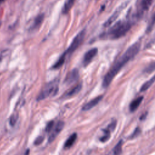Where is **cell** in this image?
I'll return each instance as SVG.
<instances>
[{
    "mask_svg": "<svg viewBox=\"0 0 155 155\" xmlns=\"http://www.w3.org/2000/svg\"><path fill=\"white\" fill-rule=\"evenodd\" d=\"M140 46L139 43L133 44L125 51V52L121 56V57L114 64L104 78L103 82V87L104 88H107L109 86L113 79L124 65L133 59L138 53L140 50Z\"/></svg>",
    "mask_w": 155,
    "mask_h": 155,
    "instance_id": "6da1fadb",
    "label": "cell"
},
{
    "mask_svg": "<svg viewBox=\"0 0 155 155\" xmlns=\"http://www.w3.org/2000/svg\"><path fill=\"white\" fill-rule=\"evenodd\" d=\"M132 27V23L129 21H119L115 24L101 36L102 38L116 39H119L126 35Z\"/></svg>",
    "mask_w": 155,
    "mask_h": 155,
    "instance_id": "7a4b0ae2",
    "label": "cell"
},
{
    "mask_svg": "<svg viewBox=\"0 0 155 155\" xmlns=\"http://www.w3.org/2000/svg\"><path fill=\"white\" fill-rule=\"evenodd\" d=\"M58 91V81L54 80L47 83L41 89L37 97V101L44 100L46 98L53 96L57 93Z\"/></svg>",
    "mask_w": 155,
    "mask_h": 155,
    "instance_id": "3957f363",
    "label": "cell"
},
{
    "mask_svg": "<svg viewBox=\"0 0 155 155\" xmlns=\"http://www.w3.org/2000/svg\"><path fill=\"white\" fill-rule=\"evenodd\" d=\"M85 30H83L81 31L73 39V41L72 42L71 44L68 47L67 50L62 55L63 56L66 58L67 56L68 55L70 56V55H72L77 49L78 47L80 46V44L82 43V42L84 39V36H85Z\"/></svg>",
    "mask_w": 155,
    "mask_h": 155,
    "instance_id": "277c9868",
    "label": "cell"
},
{
    "mask_svg": "<svg viewBox=\"0 0 155 155\" xmlns=\"http://www.w3.org/2000/svg\"><path fill=\"white\" fill-rule=\"evenodd\" d=\"M129 2H125L124 3H122V4H121L114 12V13H113V15L108 19V20L104 23V26L105 27H109L110 25H111L113 23H114L116 20L119 17L120 13H121V12L125 9V7L127 6Z\"/></svg>",
    "mask_w": 155,
    "mask_h": 155,
    "instance_id": "5b68a950",
    "label": "cell"
},
{
    "mask_svg": "<svg viewBox=\"0 0 155 155\" xmlns=\"http://www.w3.org/2000/svg\"><path fill=\"white\" fill-rule=\"evenodd\" d=\"M65 123L63 121H58L56 123V125L55 126L54 129L52 130L51 134L49 137V143H51L56 139V138L58 136L60 133L63 130L64 127Z\"/></svg>",
    "mask_w": 155,
    "mask_h": 155,
    "instance_id": "8992f818",
    "label": "cell"
},
{
    "mask_svg": "<svg viewBox=\"0 0 155 155\" xmlns=\"http://www.w3.org/2000/svg\"><path fill=\"white\" fill-rule=\"evenodd\" d=\"M79 73L78 70L76 68L73 69L67 75L64 80V82L67 85H69V84H71L76 82L79 79Z\"/></svg>",
    "mask_w": 155,
    "mask_h": 155,
    "instance_id": "52a82bcc",
    "label": "cell"
},
{
    "mask_svg": "<svg viewBox=\"0 0 155 155\" xmlns=\"http://www.w3.org/2000/svg\"><path fill=\"white\" fill-rule=\"evenodd\" d=\"M98 52V50L97 48H93L86 53L83 58V64L84 66H87L92 61L97 55Z\"/></svg>",
    "mask_w": 155,
    "mask_h": 155,
    "instance_id": "ba28073f",
    "label": "cell"
},
{
    "mask_svg": "<svg viewBox=\"0 0 155 155\" xmlns=\"http://www.w3.org/2000/svg\"><path fill=\"white\" fill-rule=\"evenodd\" d=\"M103 98V96H102V95L97 96L96 98H94V99H93L92 100H91L90 101H89V103H87V104L84 105L82 107V110L84 111H87V110L92 109L102 100Z\"/></svg>",
    "mask_w": 155,
    "mask_h": 155,
    "instance_id": "9c48e42d",
    "label": "cell"
},
{
    "mask_svg": "<svg viewBox=\"0 0 155 155\" xmlns=\"http://www.w3.org/2000/svg\"><path fill=\"white\" fill-rule=\"evenodd\" d=\"M44 18V14H40L34 20V22L33 23V25L31 27V30L34 31L36 29H38V28L41 26V24L43 23V21Z\"/></svg>",
    "mask_w": 155,
    "mask_h": 155,
    "instance_id": "30bf717a",
    "label": "cell"
},
{
    "mask_svg": "<svg viewBox=\"0 0 155 155\" xmlns=\"http://www.w3.org/2000/svg\"><path fill=\"white\" fill-rule=\"evenodd\" d=\"M143 100V96H140L137 98L136 99L134 100L130 104V110L131 112H134L137 110V108L139 107L140 104H141L142 101Z\"/></svg>",
    "mask_w": 155,
    "mask_h": 155,
    "instance_id": "8fae6325",
    "label": "cell"
},
{
    "mask_svg": "<svg viewBox=\"0 0 155 155\" xmlns=\"http://www.w3.org/2000/svg\"><path fill=\"white\" fill-rule=\"evenodd\" d=\"M76 139H77V134L76 133H73L71 136H70L68 137V138L66 140V141L65 142V144L64 146V147L65 148H68L70 147H71L75 143Z\"/></svg>",
    "mask_w": 155,
    "mask_h": 155,
    "instance_id": "7c38bea8",
    "label": "cell"
},
{
    "mask_svg": "<svg viewBox=\"0 0 155 155\" xmlns=\"http://www.w3.org/2000/svg\"><path fill=\"white\" fill-rule=\"evenodd\" d=\"M81 89H82V84H77L76 86L72 88L66 93L65 97L70 98V97H72V96L77 95L81 91Z\"/></svg>",
    "mask_w": 155,
    "mask_h": 155,
    "instance_id": "4fadbf2b",
    "label": "cell"
},
{
    "mask_svg": "<svg viewBox=\"0 0 155 155\" xmlns=\"http://www.w3.org/2000/svg\"><path fill=\"white\" fill-rule=\"evenodd\" d=\"M153 0H142L140 3V12L147 11L151 6Z\"/></svg>",
    "mask_w": 155,
    "mask_h": 155,
    "instance_id": "5bb4252c",
    "label": "cell"
},
{
    "mask_svg": "<svg viewBox=\"0 0 155 155\" xmlns=\"http://www.w3.org/2000/svg\"><path fill=\"white\" fill-rule=\"evenodd\" d=\"M154 82H155V75L153 76L150 79H149L143 84L141 88L140 89V91L141 92L146 91L148 88H150L153 85V84Z\"/></svg>",
    "mask_w": 155,
    "mask_h": 155,
    "instance_id": "9a60e30c",
    "label": "cell"
},
{
    "mask_svg": "<svg viewBox=\"0 0 155 155\" xmlns=\"http://www.w3.org/2000/svg\"><path fill=\"white\" fill-rule=\"evenodd\" d=\"M75 0H67V1L65 3L63 9V13H67L69 12V10L72 9L73 7L74 3H75Z\"/></svg>",
    "mask_w": 155,
    "mask_h": 155,
    "instance_id": "2e32d148",
    "label": "cell"
},
{
    "mask_svg": "<svg viewBox=\"0 0 155 155\" xmlns=\"http://www.w3.org/2000/svg\"><path fill=\"white\" fill-rule=\"evenodd\" d=\"M122 140H121L114 148V155H121L122 150Z\"/></svg>",
    "mask_w": 155,
    "mask_h": 155,
    "instance_id": "e0dca14e",
    "label": "cell"
},
{
    "mask_svg": "<svg viewBox=\"0 0 155 155\" xmlns=\"http://www.w3.org/2000/svg\"><path fill=\"white\" fill-rule=\"evenodd\" d=\"M104 132V135L103 136H102L100 138V140L103 143H105L109 139L110 137V130L107 128V129L103 130Z\"/></svg>",
    "mask_w": 155,
    "mask_h": 155,
    "instance_id": "ac0fdd59",
    "label": "cell"
},
{
    "mask_svg": "<svg viewBox=\"0 0 155 155\" xmlns=\"http://www.w3.org/2000/svg\"><path fill=\"white\" fill-rule=\"evenodd\" d=\"M155 25V13L153 14V15L151 17V21H150V23L147 27V33H148L150 32L151 31V30L153 29V28L154 27V25Z\"/></svg>",
    "mask_w": 155,
    "mask_h": 155,
    "instance_id": "d6986e66",
    "label": "cell"
},
{
    "mask_svg": "<svg viewBox=\"0 0 155 155\" xmlns=\"http://www.w3.org/2000/svg\"><path fill=\"white\" fill-rule=\"evenodd\" d=\"M154 70H155V62L152 63L148 67H147L144 70V72L149 73L153 72Z\"/></svg>",
    "mask_w": 155,
    "mask_h": 155,
    "instance_id": "ffe728a7",
    "label": "cell"
},
{
    "mask_svg": "<svg viewBox=\"0 0 155 155\" xmlns=\"http://www.w3.org/2000/svg\"><path fill=\"white\" fill-rule=\"evenodd\" d=\"M53 125H54V122L52 121H50L49 122L47 126H46V131L47 132H50L52 130L53 128Z\"/></svg>",
    "mask_w": 155,
    "mask_h": 155,
    "instance_id": "44dd1931",
    "label": "cell"
},
{
    "mask_svg": "<svg viewBox=\"0 0 155 155\" xmlns=\"http://www.w3.org/2000/svg\"><path fill=\"white\" fill-rule=\"evenodd\" d=\"M43 140H44V138L43 137H42V136H39L35 140V142H34V144L35 146H39L43 142Z\"/></svg>",
    "mask_w": 155,
    "mask_h": 155,
    "instance_id": "7402d4cb",
    "label": "cell"
},
{
    "mask_svg": "<svg viewBox=\"0 0 155 155\" xmlns=\"http://www.w3.org/2000/svg\"><path fill=\"white\" fill-rule=\"evenodd\" d=\"M17 115H13L11 118H10V124L13 125H15V124L16 123L17 121Z\"/></svg>",
    "mask_w": 155,
    "mask_h": 155,
    "instance_id": "603a6c76",
    "label": "cell"
},
{
    "mask_svg": "<svg viewBox=\"0 0 155 155\" xmlns=\"http://www.w3.org/2000/svg\"><path fill=\"white\" fill-rule=\"evenodd\" d=\"M140 129H139V128H136V130H135V132H133V133L132 134L131 138H135V137L138 136L140 134Z\"/></svg>",
    "mask_w": 155,
    "mask_h": 155,
    "instance_id": "cb8c5ba5",
    "label": "cell"
},
{
    "mask_svg": "<svg viewBox=\"0 0 155 155\" xmlns=\"http://www.w3.org/2000/svg\"><path fill=\"white\" fill-rule=\"evenodd\" d=\"M24 155H29V150H27Z\"/></svg>",
    "mask_w": 155,
    "mask_h": 155,
    "instance_id": "d4e9b609",
    "label": "cell"
},
{
    "mask_svg": "<svg viewBox=\"0 0 155 155\" xmlns=\"http://www.w3.org/2000/svg\"><path fill=\"white\" fill-rule=\"evenodd\" d=\"M4 1V0H0V2H2V1Z\"/></svg>",
    "mask_w": 155,
    "mask_h": 155,
    "instance_id": "484cf974",
    "label": "cell"
}]
</instances>
